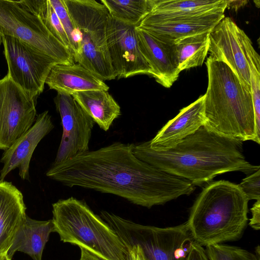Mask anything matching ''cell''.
Masks as SVG:
<instances>
[{
    "mask_svg": "<svg viewBox=\"0 0 260 260\" xmlns=\"http://www.w3.org/2000/svg\"><path fill=\"white\" fill-rule=\"evenodd\" d=\"M53 232L52 219L40 221L26 216L6 254L11 259L15 252L20 251L27 254L34 260H42L45 246L50 233Z\"/></svg>",
    "mask_w": 260,
    "mask_h": 260,
    "instance_id": "20",
    "label": "cell"
},
{
    "mask_svg": "<svg viewBox=\"0 0 260 260\" xmlns=\"http://www.w3.org/2000/svg\"><path fill=\"white\" fill-rule=\"evenodd\" d=\"M67 35L73 57L77 53L81 41L80 33L74 23L63 0H49Z\"/></svg>",
    "mask_w": 260,
    "mask_h": 260,
    "instance_id": "28",
    "label": "cell"
},
{
    "mask_svg": "<svg viewBox=\"0 0 260 260\" xmlns=\"http://www.w3.org/2000/svg\"><path fill=\"white\" fill-rule=\"evenodd\" d=\"M134 147L133 143L116 142L88 150L52 164L46 175L70 187L114 194L148 208L194 191L195 186L189 180L138 158L133 153Z\"/></svg>",
    "mask_w": 260,
    "mask_h": 260,
    "instance_id": "1",
    "label": "cell"
},
{
    "mask_svg": "<svg viewBox=\"0 0 260 260\" xmlns=\"http://www.w3.org/2000/svg\"><path fill=\"white\" fill-rule=\"evenodd\" d=\"M186 260H209L203 246L194 241Z\"/></svg>",
    "mask_w": 260,
    "mask_h": 260,
    "instance_id": "30",
    "label": "cell"
},
{
    "mask_svg": "<svg viewBox=\"0 0 260 260\" xmlns=\"http://www.w3.org/2000/svg\"><path fill=\"white\" fill-rule=\"evenodd\" d=\"M247 1H229L226 0V9H231L235 11H237L241 7H244L247 4Z\"/></svg>",
    "mask_w": 260,
    "mask_h": 260,
    "instance_id": "33",
    "label": "cell"
},
{
    "mask_svg": "<svg viewBox=\"0 0 260 260\" xmlns=\"http://www.w3.org/2000/svg\"><path fill=\"white\" fill-rule=\"evenodd\" d=\"M48 111L38 115L33 125L12 145L5 150L0 159L3 167L0 171V181L16 168L23 180H29V164L36 147L42 139L53 128Z\"/></svg>",
    "mask_w": 260,
    "mask_h": 260,
    "instance_id": "15",
    "label": "cell"
},
{
    "mask_svg": "<svg viewBox=\"0 0 260 260\" xmlns=\"http://www.w3.org/2000/svg\"><path fill=\"white\" fill-rule=\"evenodd\" d=\"M21 192L11 182L0 181V255L7 253L26 217Z\"/></svg>",
    "mask_w": 260,
    "mask_h": 260,
    "instance_id": "18",
    "label": "cell"
},
{
    "mask_svg": "<svg viewBox=\"0 0 260 260\" xmlns=\"http://www.w3.org/2000/svg\"><path fill=\"white\" fill-rule=\"evenodd\" d=\"M101 214L128 248L139 246L146 260H186L194 242L186 222L159 228L140 224L106 211Z\"/></svg>",
    "mask_w": 260,
    "mask_h": 260,
    "instance_id": "7",
    "label": "cell"
},
{
    "mask_svg": "<svg viewBox=\"0 0 260 260\" xmlns=\"http://www.w3.org/2000/svg\"><path fill=\"white\" fill-rule=\"evenodd\" d=\"M131 260H146L141 248L138 245L129 247Z\"/></svg>",
    "mask_w": 260,
    "mask_h": 260,
    "instance_id": "32",
    "label": "cell"
},
{
    "mask_svg": "<svg viewBox=\"0 0 260 260\" xmlns=\"http://www.w3.org/2000/svg\"><path fill=\"white\" fill-rule=\"evenodd\" d=\"M80 249L81 256L80 260H104L84 248H80Z\"/></svg>",
    "mask_w": 260,
    "mask_h": 260,
    "instance_id": "34",
    "label": "cell"
},
{
    "mask_svg": "<svg viewBox=\"0 0 260 260\" xmlns=\"http://www.w3.org/2000/svg\"><path fill=\"white\" fill-rule=\"evenodd\" d=\"M50 89L72 94L90 90L108 91L104 81L79 63H57L51 69L45 81Z\"/></svg>",
    "mask_w": 260,
    "mask_h": 260,
    "instance_id": "19",
    "label": "cell"
},
{
    "mask_svg": "<svg viewBox=\"0 0 260 260\" xmlns=\"http://www.w3.org/2000/svg\"><path fill=\"white\" fill-rule=\"evenodd\" d=\"M225 8L187 13H149L138 27L161 41L173 44L183 38L210 32L224 18Z\"/></svg>",
    "mask_w": 260,
    "mask_h": 260,
    "instance_id": "10",
    "label": "cell"
},
{
    "mask_svg": "<svg viewBox=\"0 0 260 260\" xmlns=\"http://www.w3.org/2000/svg\"><path fill=\"white\" fill-rule=\"evenodd\" d=\"M19 2L28 11L39 17L51 34L71 52V46L67 35L49 0Z\"/></svg>",
    "mask_w": 260,
    "mask_h": 260,
    "instance_id": "24",
    "label": "cell"
},
{
    "mask_svg": "<svg viewBox=\"0 0 260 260\" xmlns=\"http://www.w3.org/2000/svg\"><path fill=\"white\" fill-rule=\"evenodd\" d=\"M209 33L186 37L174 43L180 72L203 64L208 53Z\"/></svg>",
    "mask_w": 260,
    "mask_h": 260,
    "instance_id": "22",
    "label": "cell"
},
{
    "mask_svg": "<svg viewBox=\"0 0 260 260\" xmlns=\"http://www.w3.org/2000/svg\"><path fill=\"white\" fill-rule=\"evenodd\" d=\"M238 185L249 201L260 200V169L248 175Z\"/></svg>",
    "mask_w": 260,
    "mask_h": 260,
    "instance_id": "29",
    "label": "cell"
},
{
    "mask_svg": "<svg viewBox=\"0 0 260 260\" xmlns=\"http://www.w3.org/2000/svg\"><path fill=\"white\" fill-rule=\"evenodd\" d=\"M226 8V0H153L150 13H187Z\"/></svg>",
    "mask_w": 260,
    "mask_h": 260,
    "instance_id": "25",
    "label": "cell"
},
{
    "mask_svg": "<svg viewBox=\"0 0 260 260\" xmlns=\"http://www.w3.org/2000/svg\"><path fill=\"white\" fill-rule=\"evenodd\" d=\"M54 232L104 260H131L130 250L115 231L84 201L70 197L52 204Z\"/></svg>",
    "mask_w": 260,
    "mask_h": 260,
    "instance_id": "5",
    "label": "cell"
},
{
    "mask_svg": "<svg viewBox=\"0 0 260 260\" xmlns=\"http://www.w3.org/2000/svg\"><path fill=\"white\" fill-rule=\"evenodd\" d=\"M36 105L7 74L0 79V150H7L33 125Z\"/></svg>",
    "mask_w": 260,
    "mask_h": 260,
    "instance_id": "11",
    "label": "cell"
},
{
    "mask_svg": "<svg viewBox=\"0 0 260 260\" xmlns=\"http://www.w3.org/2000/svg\"><path fill=\"white\" fill-rule=\"evenodd\" d=\"M206 65L208 82L204 126L224 137L259 144L250 91L224 63L209 56Z\"/></svg>",
    "mask_w": 260,
    "mask_h": 260,
    "instance_id": "3",
    "label": "cell"
},
{
    "mask_svg": "<svg viewBox=\"0 0 260 260\" xmlns=\"http://www.w3.org/2000/svg\"><path fill=\"white\" fill-rule=\"evenodd\" d=\"M242 144L202 126L168 150L155 151L144 142L134 144L133 153L156 168L201 186L219 174L239 171L248 175L259 169L246 159Z\"/></svg>",
    "mask_w": 260,
    "mask_h": 260,
    "instance_id": "2",
    "label": "cell"
},
{
    "mask_svg": "<svg viewBox=\"0 0 260 260\" xmlns=\"http://www.w3.org/2000/svg\"><path fill=\"white\" fill-rule=\"evenodd\" d=\"M252 46L248 36L230 17L223 18L209 33V57L226 64L250 91L248 53Z\"/></svg>",
    "mask_w": 260,
    "mask_h": 260,
    "instance_id": "12",
    "label": "cell"
},
{
    "mask_svg": "<svg viewBox=\"0 0 260 260\" xmlns=\"http://www.w3.org/2000/svg\"><path fill=\"white\" fill-rule=\"evenodd\" d=\"M136 30L139 47L150 69V76L162 86L171 87L180 73L174 43L161 41L137 26Z\"/></svg>",
    "mask_w": 260,
    "mask_h": 260,
    "instance_id": "16",
    "label": "cell"
},
{
    "mask_svg": "<svg viewBox=\"0 0 260 260\" xmlns=\"http://www.w3.org/2000/svg\"><path fill=\"white\" fill-rule=\"evenodd\" d=\"M136 27L110 16L107 27V46L118 79L138 75L150 76V69L139 47Z\"/></svg>",
    "mask_w": 260,
    "mask_h": 260,
    "instance_id": "14",
    "label": "cell"
},
{
    "mask_svg": "<svg viewBox=\"0 0 260 260\" xmlns=\"http://www.w3.org/2000/svg\"><path fill=\"white\" fill-rule=\"evenodd\" d=\"M54 102L62 127L55 165L89 150L94 122L71 94L57 92Z\"/></svg>",
    "mask_w": 260,
    "mask_h": 260,
    "instance_id": "13",
    "label": "cell"
},
{
    "mask_svg": "<svg viewBox=\"0 0 260 260\" xmlns=\"http://www.w3.org/2000/svg\"><path fill=\"white\" fill-rule=\"evenodd\" d=\"M252 214L249 219V225L255 230L260 229V200L256 201L250 209Z\"/></svg>",
    "mask_w": 260,
    "mask_h": 260,
    "instance_id": "31",
    "label": "cell"
},
{
    "mask_svg": "<svg viewBox=\"0 0 260 260\" xmlns=\"http://www.w3.org/2000/svg\"><path fill=\"white\" fill-rule=\"evenodd\" d=\"M206 247L209 260H259L256 255L237 246L217 244Z\"/></svg>",
    "mask_w": 260,
    "mask_h": 260,
    "instance_id": "27",
    "label": "cell"
},
{
    "mask_svg": "<svg viewBox=\"0 0 260 260\" xmlns=\"http://www.w3.org/2000/svg\"><path fill=\"white\" fill-rule=\"evenodd\" d=\"M248 62L256 133L258 138L260 139V56L254 48L249 52Z\"/></svg>",
    "mask_w": 260,
    "mask_h": 260,
    "instance_id": "26",
    "label": "cell"
},
{
    "mask_svg": "<svg viewBox=\"0 0 260 260\" xmlns=\"http://www.w3.org/2000/svg\"><path fill=\"white\" fill-rule=\"evenodd\" d=\"M112 18L138 26L150 12L153 0H101Z\"/></svg>",
    "mask_w": 260,
    "mask_h": 260,
    "instance_id": "23",
    "label": "cell"
},
{
    "mask_svg": "<svg viewBox=\"0 0 260 260\" xmlns=\"http://www.w3.org/2000/svg\"><path fill=\"white\" fill-rule=\"evenodd\" d=\"M7 75L30 98L37 101L56 60L14 37L2 34Z\"/></svg>",
    "mask_w": 260,
    "mask_h": 260,
    "instance_id": "9",
    "label": "cell"
},
{
    "mask_svg": "<svg viewBox=\"0 0 260 260\" xmlns=\"http://www.w3.org/2000/svg\"><path fill=\"white\" fill-rule=\"evenodd\" d=\"M1 43H2V34L0 31V45L1 44Z\"/></svg>",
    "mask_w": 260,
    "mask_h": 260,
    "instance_id": "35",
    "label": "cell"
},
{
    "mask_svg": "<svg viewBox=\"0 0 260 260\" xmlns=\"http://www.w3.org/2000/svg\"><path fill=\"white\" fill-rule=\"evenodd\" d=\"M63 1L81 38L74 60L103 81L116 79L107 46V8L94 0Z\"/></svg>",
    "mask_w": 260,
    "mask_h": 260,
    "instance_id": "6",
    "label": "cell"
},
{
    "mask_svg": "<svg viewBox=\"0 0 260 260\" xmlns=\"http://www.w3.org/2000/svg\"><path fill=\"white\" fill-rule=\"evenodd\" d=\"M0 31L35 47L59 63H74L71 51L51 34L39 17L19 1L0 0Z\"/></svg>",
    "mask_w": 260,
    "mask_h": 260,
    "instance_id": "8",
    "label": "cell"
},
{
    "mask_svg": "<svg viewBox=\"0 0 260 260\" xmlns=\"http://www.w3.org/2000/svg\"><path fill=\"white\" fill-rule=\"evenodd\" d=\"M205 95L180 110L147 145L155 151L168 150L177 145L204 126Z\"/></svg>",
    "mask_w": 260,
    "mask_h": 260,
    "instance_id": "17",
    "label": "cell"
},
{
    "mask_svg": "<svg viewBox=\"0 0 260 260\" xmlns=\"http://www.w3.org/2000/svg\"><path fill=\"white\" fill-rule=\"evenodd\" d=\"M248 202L238 184L226 180L209 183L186 222L193 241L206 247L239 239L247 223Z\"/></svg>",
    "mask_w": 260,
    "mask_h": 260,
    "instance_id": "4",
    "label": "cell"
},
{
    "mask_svg": "<svg viewBox=\"0 0 260 260\" xmlns=\"http://www.w3.org/2000/svg\"><path fill=\"white\" fill-rule=\"evenodd\" d=\"M72 95L94 123L105 132L120 115V106L108 91H78Z\"/></svg>",
    "mask_w": 260,
    "mask_h": 260,
    "instance_id": "21",
    "label": "cell"
}]
</instances>
